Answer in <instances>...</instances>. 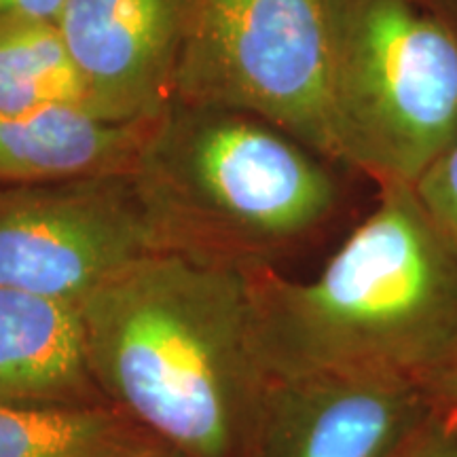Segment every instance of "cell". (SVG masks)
I'll list each match as a JSON object with an SVG mask.
<instances>
[{
  "label": "cell",
  "mask_w": 457,
  "mask_h": 457,
  "mask_svg": "<svg viewBox=\"0 0 457 457\" xmlns=\"http://www.w3.org/2000/svg\"><path fill=\"white\" fill-rule=\"evenodd\" d=\"M434 404L445 413L457 417V358L445 367L434 379L428 384Z\"/></svg>",
  "instance_id": "obj_15"
},
{
  "label": "cell",
  "mask_w": 457,
  "mask_h": 457,
  "mask_svg": "<svg viewBox=\"0 0 457 457\" xmlns=\"http://www.w3.org/2000/svg\"><path fill=\"white\" fill-rule=\"evenodd\" d=\"M328 0H185L174 100L276 125L339 163Z\"/></svg>",
  "instance_id": "obj_5"
},
{
  "label": "cell",
  "mask_w": 457,
  "mask_h": 457,
  "mask_svg": "<svg viewBox=\"0 0 457 457\" xmlns=\"http://www.w3.org/2000/svg\"><path fill=\"white\" fill-rule=\"evenodd\" d=\"M157 445L162 443L111 404H0V457H134Z\"/></svg>",
  "instance_id": "obj_12"
},
{
  "label": "cell",
  "mask_w": 457,
  "mask_h": 457,
  "mask_svg": "<svg viewBox=\"0 0 457 457\" xmlns=\"http://www.w3.org/2000/svg\"><path fill=\"white\" fill-rule=\"evenodd\" d=\"M400 457H457V417L436 409Z\"/></svg>",
  "instance_id": "obj_14"
},
{
  "label": "cell",
  "mask_w": 457,
  "mask_h": 457,
  "mask_svg": "<svg viewBox=\"0 0 457 457\" xmlns=\"http://www.w3.org/2000/svg\"><path fill=\"white\" fill-rule=\"evenodd\" d=\"M108 404L182 457H239L270 386L253 270L153 253L79 303Z\"/></svg>",
  "instance_id": "obj_1"
},
{
  "label": "cell",
  "mask_w": 457,
  "mask_h": 457,
  "mask_svg": "<svg viewBox=\"0 0 457 457\" xmlns=\"http://www.w3.org/2000/svg\"><path fill=\"white\" fill-rule=\"evenodd\" d=\"M0 404H108L91 370L79 303L0 286Z\"/></svg>",
  "instance_id": "obj_9"
},
{
  "label": "cell",
  "mask_w": 457,
  "mask_h": 457,
  "mask_svg": "<svg viewBox=\"0 0 457 457\" xmlns=\"http://www.w3.org/2000/svg\"><path fill=\"white\" fill-rule=\"evenodd\" d=\"M339 163L409 185L457 142V32L424 0H328Z\"/></svg>",
  "instance_id": "obj_4"
},
{
  "label": "cell",
  "mask_w": 457,
  "mask_h": 457,
  "mask_svg": "<svg viewBox=\"0 0 457 457\" xmlns=\"http://www.w3.org/2000/svg\"><path fill=\"white\" fill-rule=\"evenodd\" d=\"M415 191L457 253V142L417 180Z\"/></svg>",
  "instance_id": "obj_13"
},
{
  "label": "cell",
  "mask_w": 457,
  "mask_h": 457,
  "mask_svg": "<svg viewBox=\"0 0 457 457\" xmlns=\"http://www.w3.org/2000/svg\"><path fill=\"white\" fill-rule=\"evenodd\" d=\"M434 413L428 386L398 377L271 379L239 457H400Z\"/></svg>",
  "instance_id": "obj_7"
},
{
  "label": "cell",
  "mask_w": 457,
  "mask_h": 457,
  "mask_svg": "<svg viewBox=\"0 0 457 457\" xmlns=\"http://www.w3.org/2000/svg\"><path fill=\"white\" fill-rule=\"evenodd\" d=\"M64 4L66 0H0V17L30 15L57 21Z\"/></svg>",
  "instance_id": "obj_16"
},
{
  "label": "cell",
  "mask_w": 457,
  "mask_h": 457,
  "mask_svg": "<svg viewBox=\"0 0 457 457\" xmlns=\"http://www.w3.org/2000/svg\"><path fill=\"white\" fill-rule=\"evenodd\" d=\"M159 253L128 174L0 185V286L81 303Z\"/></svg>",
  "instance_id": "obj_6"
},
{
  "label": "cell",
  "mask_w": 457,
  "mask_h": 457,
  "mask_svg": "<svg viewBox=\"0 0 457 457\" xmlns=\"http://www.w3.org/2000/svg\"><path fill=\"white\" fill-rule=\"evenodd\" d=\"M134 457H182V455L176 453L174 449L165 447V445H157V447H151V449L142 451V453L134 455Z\"/></svg>",
  "instance_id": "obj_17"
},
{
  "label": "cell",
  "mask_w": 457,
  "mask_h": 457,
  "mask_svg": "<svg viewBox=\"0 0 457 457\" xmlns=\"http://www.w3.org/2000/svg\"><path fill=\"white\" fill-rule=\"evenodd\" d=\"M185 0H66L62 37L108 121H153L174 100Z\"/></svg>",
  "instance_id": "obj_8"
},
{
  "label": "cell",
  "mask_w": 457,
  "mask_h": 457,
  "mask_svg": "<svg viewBox=\"0 0 457 457\" xmlns=\"http://www.w3.org/2000/svg\"><path fill=\"white\" fill-rule=\"evenodd\" d=\"M43 111L104 119L55 20L0 17V112Z\"/></svg>",
  "instance_id": "obj_11"
},
{
  "label": "cell",
  "mask_w": 457,
  "mask_h": 457,
  "mask_svg": "<svg viewBox=\"0 0 457 457\" xmlns=\"http://www.w3.org/2000/svg\"><path fill=\"white\" fill-rule=\"evenodd\" d=\"M253 313L270 379L381 375L428 386L457 358V253L415 187L381 185L313 279L253 270Z\"/></svg>",
  "instance_id": "obj_2"
},
{
  "label": "cell",
  "mask_w": 457,
  "mask_h": 457,
  "mask_svg": "<svg viewBox=\"0 0 457 457\" xmlns=\"http://www.w3.org/2000/svg\"><path fill=\"white\" fill-rule=\"evenodd\" d=\"M153 121H108L74 111L0 112V185L128 174Z\"/></svg>",
  "instance_id": "obj_10"
},
{
  "label": "cell",
  "mask_w": 457,
  "mask_h": 457,
  "mask_svg": "<svg viewBox=\"0 0 457 457\" xmlns=\"http://www.w3.org/2000/svg\"><path fill=\"white\" fill-rule=\"evenodd\" d=\"M328 163L253 114L171 100L129 176L159 253L262 270L333 220Z\"/></svg>",
  "instance_id": "obj_3"
}]
</instances>
